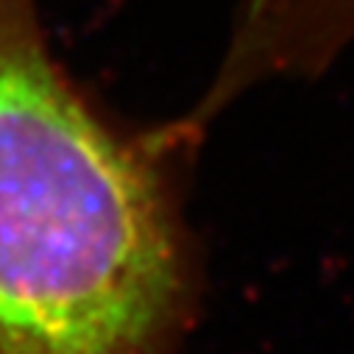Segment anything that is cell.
I'll return each mask as SVG.
<instances>
[{
  "label": "cell",
  "instance_id": "6da1fadb",
  "mask_svg": "<svg viewBox=\"0 0 354 354\" xmlns=\"http://www.w3.org/2000/svg\"><path fill=\"white\" fill-rule=\"evenodd\" d=\"M153 131L115 129L0 0V354H173L198 265Z\"/></svg>",
  "mask_w": 354,
  "mask_h": 354
},
{
  "label": "cell",
  "instance_id": "7a4b0ae2",
  "mask_svg": "<svg viewBox=\"0 0 354 354\" xmlns=\"http://www.w3.org/2000/svg\"><path fill=\"white\" fill-rule=\"evenodd\" d=\"M354 45V0H237L223 53L185 120L207 131L257 86L307 81Z\"/></svg>",
  "mask_w": 354,
  "mask_h": 354
}]
</instances>
